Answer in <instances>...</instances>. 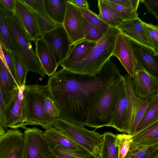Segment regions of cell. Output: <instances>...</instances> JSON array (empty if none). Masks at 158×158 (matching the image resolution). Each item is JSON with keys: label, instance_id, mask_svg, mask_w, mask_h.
Instances as JSON below:
<instances>
[{"label": "cell", "instance_id": "cell-18", "mask_svg": "<svg viewBox=\"0 0 158 158\" xmlns=\"http://www.w3.org/2000/svg\"><path fill=\"white\" fill-rule=\"evenodd\" d=\"M44 133L52 150L56 146H60L80 153H89L54 127L46 130Z\"/></svg>", "mask_w": 158, "mask_h": 158}, {"label": "cell", "instance_id": "cell-43", "mask_svg": "<svg viewBox=\"0 0 158 158\" xmlns=\"http://www.w3.org/2000/svg\"><path fill=\"white\" fill-rule=\"evenodd\" d=\"M0 123L4 129H7L6 126V121L5 116V106L2 95L0 89Z\"/></svg>", "mask_w": 158, "mask_h": 158}, {"label": "cell", "instance_id": "cell-12", "mask_svg": "<svg viewBox=\"0 0 158 158\" xmlns=\"http://www.w3.org/2000/svg\"><path fill=\"white\" fill-rule=\"evenodd\" d=\"M62 25L72 46L84 39L81 12L79 8L68 0Z\"/></svg>", "mask_w": 158, "mask_h": 158}, {"label": "cell", "instance_id": "cell-8", "mask_svg": "<svg viewBox=\"0 0 158 158\" xmlns=\"http://www.w3.org/2000/svg\"><path fill=\"white\" fill-rule=\"evenodd\" d=\"M25 158H57L50 148L44 132L36 127L23 129Z\"/></svg>", "mask_w": 158, "mask_h": 158}, {"label": "cell", "instance_id": "cell-28", "mask_svg": "<svg viewBox=\"0 0 158 158\" xmlns=\"http://www.w3.org/2000/svg\"><path fill=\"white\" fill-rule=\"evenodd\" d=\"M157 121H158V98L155 100L149 107L138 124L134 134Z\"/></svg>", "mask_w": 158, "mask_h": 158}, {"label": "cell", "instance_id": "cell-34", "mask_svg": "<svg viewBox=\"0 0 158 158\" xmlns=\"http://www.w3.org/2000/svg\"><path fill=\"white\" fill-rule=\"evenodd\" d=\"M142 25L147 38L154 51L158 54V27L142 21Z\"/></svg>", "mask_w": 158, "mask_h": 158}, {"label": "cell", "instance_id": "cell-14", "mask_svg": "<svg viewBox=\"0 0 158 158\" xmlns=\"http://www.w3.org/2000/svg\"><path fill=\"white\" fill-rule=\"evenodd\" d=\"M132 77L136 95L144 99L158 94V77L151 75L139 66Z\"/></svg>", "mask_w": 158, "mask_h": 158}, {"label": "cell", "instance_id": "cell-36", "mask_svg": "<svg viewBox=\"0 0 158 158\" xmlns=\"http://www.w3.org/2000/svg\"><path fill=\"white\" fill-rule=\"evenodd\" d=\"M103 1L116 10L121 16L124 21L139 18L137 11L132 8H127L115 4L108 1L107 0Z\"/></svg>", "mask_w": 158, "mask_h": 158}, {"label": "cell", "instance_id": "cell-15", "mask_svg": "<svg viewBox=\"0 0 158 158\" xmlns=\"http://www.w3.org/2000/svg\"><path fill=\"white\" fill-rule=\"evenodd\" d=\"M14 15L31 41L35 44L40 35L33 11L22 0H15Z\"/></svg>", "mask_w": 158, "mask_h": 158}, {"label": "cell", "instance_id": "cell-17", "mask_svg": "<svg viewBox=\"0 0 158 158\" xmlns=\"http://www.w3.org/2000/svg\"><path fill=\"white\" fill-rule=\"evenodd\" d=\"M142 21L139 18L124 21L117 28L130 40L153 50L143 28Z\"/></svg>", "mask_w": 158, "mask_h": 158}, {"label": "cell", "instance_id": "cell-29", "mask_svg": "<svg viewBox=\"0 0 158 158\" xmlns=\"http://www.w3.org/2000/svg\"><path fill=\"white\" fill-rule=\"evenodd\" d=\"M15 71L17 82L19 87L25 85L28 72L26 66L17 52H12Z\"/></svg>", "mask_w": 158, "mask_h": 158}, {"label": "cell", "instance_id": "cell-40", "mask_svg": "<svg viewBox=\"0 0 158 158\" xmlns=\"http://www.w3.org/2000/svg\"><path fill=\"white\" fill-rule=\"evenodd\" d=\"M44 107L46 114L49 117L56 119L61 116L58 109L50 95L44 99Z\"/></svg>", "mask_w": 158, "mask_h": 158}, {"label": "cell", "instance_id": "cell-10", "mask_svg": "<svg viewBox=\"0 0 158 158\" xmlns=\"http://www.w3.org/2000/svg\"><path fill=\"white\" fill-rule=\"evenodd\" d=\"M25 85L17 88L11 99L5 108L6 126L7 130L10 129H24L25 114L23 92Z\"/></svg>", "mask_w": 158, "mask_h": 158}, {"label": "cell", "instance_id": "cell-1", "mask_svg": "<svg viewBox=\"0 0 158 158\" xmlns=\"http://www.w3.org/2000/svg\"><path fill=\"white\" fill-rule=\"evenodd\" d=\"M120 71L109 59L94 76L62 69L49 77L46 85L60 116L72 123L84 126L87 106L92 96L120 77Z\"/></svg>", "mask_w": 158, "mask_h": 158}, {"label": "cell", "instance_id": "cell-5", "mask_svg": "<svg viewBox=\"0 0 158 158\" xmlns=\"http://www.w3.org/2000/svg\"><path fill=\"white\" fill-rule=\"evenodd\" d=\"M25 125L40 126L46 130L52 127L56 119L50 117L44 110V100L50 95L47 85H25L23 92Z\"/></svg>", "mask_w": 158, "mask_h": 158}, {"label": "cell", "instance_id": "cell-35", "mask_svg": "<svg viewBox=\"0 0 158 158\" xmlns=\"http://www.w3.org/2000/svg\"><path fill=\"white\" fill-rule=\"evenodd\" d=\"M52 151L57 158H91L93 157L89 153H80L60 146L54 147Z\"/></svg>", "mask_w": 158, "mask_h": 158}, {"label": "cell", "instance_id": "cell-3", "mask_svg": "<svg viewBox=\"0 0 158 158\" xmlns=\"http://www.w3.org/2000/svg\"><path fill=\"white\" fill-rule=\"evenodd\" d=\"M120 33L117 28L110 27L84 59L76 63L60 65L63 69L74 73L95 76L113 56L116 38Z\"/></svg>", "mask_w": 158, "mask_h": 158}, {"label": "cell", "instance_id": "cell-30", "mask_svg": "<svg viewBox=\"0 0 158 158\" xmlns=\"http://www.w3.org/2000/svg\"><path fill=\"white\" fill-rule=\"evenodd\" d=\"M158 149V145L147 146L132 142L125 158H144Z\"/></svg>", "mask_w": 158, "mask_h": 158}, {"label": "cell", "instance_id": "cell-13", "mask_svg": "<svg viewBox=\"0 0 158 158\" xmlns=\"http://www.w3.org/2000/svg\"><path fill=\"white\" fill-rule=\"evenodd\" d=\"M113 56L118 59L127 73L132 77L139 66L130 40L121 33L117 37Z\"/></svg>", "mask_w": 158, "mask_h": 158}, {"label": "cell", "instance_id": "cell-7", "mask_svg": "<svg viewBox=\"0 0 158 158\" xmlns=\"http://www.w3.org/2000/svg\"><path fill=\"white\" fill-rule=\"evenodd\" d=\"M53 126L89 153L94 158L99 156L103 135L89 130L84 125L77 124L61 116L56 119Z\"/></svg>", "mask_w": 158, "mask_h": 158}, {"label": "cell", "instance_id": "cell-23", "mask_svg": "<svg viewBox=\"0 0 158 158\" xmlns=\"http://www.w3.org/2000/svg\"><path fill=\"white\" fill-rule=\"evenodd\" d=\"M102 135L99 154L100 158H118L119 150L116 135L107 131Z\"/></svg>", "mask_w": 158, "mask_h": 158}, {"label": "cell", "instance_id": "cell-24", "mask_svg": "<svg viewBox=\"0 0 158 158\" xmlns=\"http://www.w3.org/2000/svg\"><path fill=\"white\" fill-rule=\"evenodd\" d=\"M98 2L99 11V17L110 27L117 28L124 21L116 10L103 0H98Z\"/></svg>", "mask_w": 158, "mask_h": 158}, {"label": "cell", "instance_id": "cell-11", "mask_svg": "<svg viewBox=\"0 0 158 158\" xmlns=\"http://www.w3.org/2000/svg\"><path fill=\"white\" fill-rule=\"evenodd\" d=\"M0 158H25L21 130L10 128L0 136Z\"/></svg>", "mask_w": 158, "mask_h": 158}, {"label": "cell", "instance_id": "cell-22", "mask_svg": "<svg viewBox=\"0 0 158 158\" xmlns=\"http://www.w3.org/2000/svg\"><path fill=\"white\" fill-rule=\"evenodd\" d=\"M68 0H44L45 7L48 15L57 24H63Z\"/></svg>", "mask_w": 158, "mask_h": 158}, {"label": "cell", "instance_id": "cell-31", "mask_svg": "<svg viewBox=\"0 0 158 158\" xmlns=\"http://www.w3.org/2000/svg\"><path fill=\"white\" fill-rule=\"evenodd\" d=\"M80 9L83 17L104 34L106 33L110 27L108 25L104 22L99 18L98 15L91 11L89 9Z\"/></svg>", "mask_w": 158, "mask_h": 158}, {"label": "cell", "instance_id": "cell-16", "mask_svg": "<svg viewBox=\"0 0 158 158\" xmlns=\"http://www.w3.org/2000/svg\"><path fill=\"white\" fill-rule=\"evenodd\" d=\"M130 40L138 65L158 77V54L152 49Z\"/></svg>", "mask_w": 158, "mask_h": 158}, {"label": "cell", "instance_id": "cell-25", "mask_svg": "<svg viewBox=\"0 0 158 158\" xmlns=\"http://www.w3.org/2000/svg\"><path fill=\"white\" fill-rule=\"evenodd\" d=\"M0 58L6 68L12 86L13 88H19L15 76L12 52L6 47L0 37Z\"/></svg>", "mask_w": 158, "mask_h": 158}, {"label": "cell", "instance_id": "cell-20", "mask_svg": "<svg viewBox=\"0 0 158 158\" xmlns=\"http://www.w3.org/2000/svg\"><path fill=\"white\" fill-rule=\"evenodd\" d=\"M97 42L85 39L72 46L64 61L60 64H65L80 61L86 57Z\"/></svg>", "mask_w": 158, "mask_h": 158}, {"label": "cell", "instance_id": "cell-46", "mask_svg": "<svg viewBox=\"0 0 158 158\" xmlns=\"http://www.w3.org/2000/svg\"><path fill=\"white\" fill-rule=\"evenodd\" d=\"M133 8L137 11L140 0H131Z\"/></svg>", "mask_w": 158, "mask_h": 158}, {"label": "cell", "instance_id": "cell-47", "mask_svg": "<svg viewBox=\"0 0 158 158\" xmlns=\"http://www.w3.org/2000/svg\"><path fill=\"white\" fill-rule=\"evenodd\" d=\"M144 158H158V149L155 151Z\"/></svg>", "mask_w": 158, "mask_h": 158}, {"label": "cell", "instance_id": "cell-32", "mask_svg": "<svg viewBox=\"0 0 158 158\" xmlns=\"http://www.w3.org/2000/svg\"><path fill=\"white\" fill-rule=\"evenodd\" d=\"M0 37L6 47L12 52H15L12 36L5 21L4 15L0 12Z\"/></svg>", "mask_w": 158, "mask_h": 158}, {"label": "cell", "instance_id": "cell-42", "mask_svg": "<svg viewBox=\"0 0 158 158\" xmlns=\"http://www.w3.org/2000/svg\"><path fill=\"white\" fill-rule=\"evenodd\" d=\"M149 13L153 14L158 19V0H142Z\"/></svg>", "mask_w": 158, "mask_h": 158}, {"label": "cell", "instance_id": "cell-37", "mask_svg": "<svg viewBox=\"0 0 158 158\" xmlns=\"http://www.w3.org/2000/svg\"><path fill=\"white\" fill-rule=\"evenodd\" d=\"M33 11L54 23L50 19L46 12L44 0H22Z\"/></svg>", "mask_w": 158, "mask_h": 158}, {"label": "cell", "instance_id": "cell-9", "mask_svg": "<svg viewBox=\"0 0 158 158\" xmlns=\"http://www.w3.org/2000/svg\"><path fill=\"white\" fill-rule=\"evenodd\" d=\"M41 37L60 65L67 57L72 47L63 25L57 24L54 29L44 33Z\"/></svg>", "mask_w": 158, "mask_h": 158}, {"label": "cell", "instance_id": "cell-44", "mask_svg": "<svg viewBox=\"0 0 158 158\" xmlns=\"http://www.w3.org/2000/svg\"><path fill=\"white\" fill-rule=\"evenodd\" d=\"M80 9H88L89 5L87 1L85 0H68Z\"/></svg>", "mask_w": 158, "mask_h": 158}, {"label": "cell", "instance_id": "cell-41", "mask_svg": "<svg viewBox=\"0 0 158 158\" xmlns=\"http://www.w3.org/2000/svg\"><path fill=\"white\" fill-rule=\"evenodd\" d=\"M15 0H0V10L4 15H14Z\"/></svg>", "mask_w": 158, "mask_h": 158}, {"label": "cell", "instance_id": "cell-4", "mask_svg": "<svg viewBox=\"0 0 158 158\" xmlns=\"http://www.w3.org/2000/svg\"><path fill=\"white\" fill-rule=\"evenodd\" d=\"M137 98L134 90L132 77L128 73L123 76L110 127L130 135Z\"/></svg>", "mask_w": 158, "mask_h": 158}, {"label": "cell", "instance_id": "cell-6", "mask_svg": "<svg viewBox=\"0 0 158 158\" xmlns=\"http://www.w3.org/2000/svg\"><path fill=\"white\" fill-rule=\"evenodd\" d=\"M4 16L16 51L23 60L28 72L37 73L44 78L46 74L33 50L31 40L21 26L14 15Z\"/></svg>", "mask_w": 158, "mask_h": 158}, {"label": "cell", "instance_id": "cell-33", "mask_svg": "<svg viewBox=\"0 0 158 158\" xmlns=\"http://www.w3.org/2000/svg\"><path fill=\"white\" fill-rule=\"evenodd\" d=\"M83 28L84 39L88 40L97 42L104 34L83 17Z\"/></svg>", "mask_w": 158, "mask_h": 158}, {"label": "cell", "instance_id": "cell-26", "mask_svg": "<svg viewBox=\"0 0 158 158\" xmlns=\"http://www.w3.org/2000/svg\"><path fill=\"white\" fill-rule=\"evenodd\" d=\"M158 98V94L146 99L138 97L135 106L130 135L133 134L136 127L145 113L153 102Z\"/></svg>", "mask_w": 158, "mask_h": 158}, {"label": "cell", "instance_id": "cell-48", "mask_svg": "<svg viewBox=\"0 0 158 158\" xmlns=\"http://www.w3.org/2000/svg\"><path fill=\"white\" fill-rule=\"evenodd\" d=\"M6 131L4 129L0 123V136L4 133Z\"/></svg>", "mask_w": 158, "mask_h": 158}, {"label": "cell", "instance_id": "cell-49", "mask_svg": "<svg viewBox=\"0 0 158 158\" xmlns=\"http://www.w3.org/2000/svg\"><path fill=\"white\" fill-rule=\"evenodd\" d=\"M100 158L99 156H98V157H96V158Z\"/></svg>", "mask_w": 158, "mask_h": 158}, {"label": "cell", "instance_id": "cell-21", "mask_svg": "<svg viewBox=\"0 0 158 158\" xmlns=\"http://www.w3.org/2000/svg\"><path fill=\"white\" fill-rule=\"evenodd\" d=\"M131 135L134 143L147 146L158 145V121Z\"/></svg>", "mask_w": 158, "mask_h": 158}, {"label": "cell", "instance_id": "cell-27", "mask_svg": "<svg viewBox=\"0 0 158 158\" xmlns=\"http://www.w3.org/2000/svg\"><path fill=\"white\" fill-rule=\"evenodd\" d=\"M13 88L5 66L0 58V89L2 95L5 107L10 101L15 89Z\"/></svg>", "mask_w": 158, "mask_h": 158}, {"label": "cell", "instance_id": "cell-19", "mask_svg": "<svg viewBox=\"0 0 158 158\" xmlns=\"http://www.w3.org/2000/svg\"><path fill=\"white\" fill-rule=\"evenodd\" d=\"M35 44V53L46 74L50 77L56 72L59 65L47 44L40 37Z\"/></svg>", "mask_w": 158, "mask_h": 158}, {"label": "cell", "instance_id": "cell-45", "mask_svg": "<svg viewBox=\"0 0 158 158\" xmlns=\"http://www.w3.org/2000/svg\"><path fill=\"white\" fill-rule=\"evenodd\" d=\"M108 1L115 4L128 8H133L131 0H107Z\"/></svg>", "mask_w": 158, "mask_h": 158}, {"label": "cell", "instance_id": "cell-2", "mask_svg": "<svg viewBox=\"0 0 158 158\" xmlns=\"http://www.w3.org/2000/svg\"><path fill=\"white\" fill-rule=\"evenodd\" d=\"M123 76L103 87L92 96L87 106L84 126L95 129L110 127Z\"/></svg>", "mask_w": 158, "mask_h": 158}, {"label": "cell", "instance_id": "cell-38", "mask_svg": "<svg viewBox=\"0 0 158 158\" xmlns=\"http://www.w3.org/2000/svg\"><path fill=\"white\" fill-rule=\"evenodd\" d=\"M116 135L118 147V158H125L132 142L131 135L124 133Z\"/></svg>", "mask_w": 158, "mask_h": 158}, {"label": "cell", "instance_id": "cell-39", "mask_svg": "<svg viewBox=\"0 0 158 158\" xmlns=\"http://www.w3.org/2000/svg\"><path fill=\"white\" fill-rule=\"evenodd\" d=\"M33 12L40 37L44 33L53 30L57 25V24L49 21L36 13Z\"/></svg>", "mask_w": 158, "mask_h": 158}]
</instances>
